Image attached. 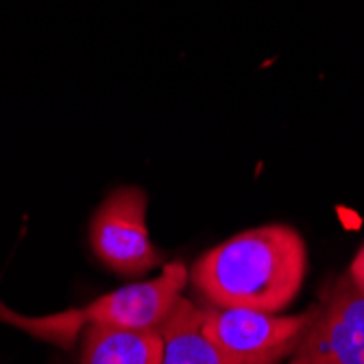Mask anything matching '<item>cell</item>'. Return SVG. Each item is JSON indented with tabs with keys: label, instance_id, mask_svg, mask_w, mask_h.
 Returning <instances> with one entry per match:
<instances>
[{
	"label": "cell",
	"instance_id": "6da1fadb",
	"mask_svg": "<svg viewBox=\"0 0 364 364\" xmlns=\"http://www.w3.org/2000/svg\"><path fill=\"white\" fill-rule=\"evenodd\" d=\"M308 269L301 236L288 225L236 234L198 259L190 279L210 306L279 314L299 294Z\"/></svg>",
	"mask_w": 364,
	"mask_h": 364
},
{
	"label": "cell",
	"instance_id": "7a4b0ae2",
	"mask_svg": "<svg viewBox=\"0 0 364 364\" xmlns=\"http://www.w3.org/2000/svg\"><path fill=\"white\" fill-rule=\"evenodd\" d=\"M188 279L190 271L186 264L173 262L164 267L157 279L118 288L90 304L85 310H68L44 318H24L0 308V316L42 341L68 347L87 325H112L127 329L159 327L181 296Z\"/></svg>",
	"mask_w": 364,
	"mask_h": 364
},
{
	"label": "cell",
	"instance_id": "3957f363",
	"mask_svg": "<svg viewBox=\"0 0 364 364\" xmlns=\"http://www.w3.org/2000/svg\"><path fill=\"white\" fill-rule=\"evenodd\" d=\"M316 306L279 316L249 308H203V329L214 345L236 364H282L301 343Z\"/></svg>",
	"mask_w": 364,
	"mask_h": 364
},
{
	"label": "cell",
	"instance_id": "277c9868",
	"mask_svg": "<svg viewBox=\"0 0 364 364\" xmlns=\"http://www.w3.org/2000/svg\"><path fill=\"white\" fill-rule=\"evenodd\" d=\"M90 242L105 267L122 277H138L161 264L146 229V194L140 188H118L94 214Z\"/></svg>",
	"mask_w": 364,
	"mask_h": 364
},
{
	"label": "cell",
	"instance_id": "5b68a950",
	"mask_svg": "<svg viewBox=\"0 0 364 364\" xmlns=\"http://www.w3.org/2000/svg\"><path fill=\"white\" fill-rule=\"evenodd\" d=\"M288 364H364V292L349 273L323 292Z\"/></svg>",
	"mask_w": 364,
	"mask_h": 364
},
{
	"label": "cell",
	"instance_id": "8992f818",
	"mask_svg": "<svg viewBox=\"0 0 364 364\" xmlns=\"http://www.w3.org/2000/svg\"><path fill=\"white\" fill-rule=\"evenodd\" d=\"M161 364H236L229 360L203 329V308L179 296L159 325Z\"/></svg>",
	"mask_w": 364,
	"mask_h": 364
},
{
	"label": "cell",
	"instance_id": "52a82bcc",
	"mask_svg": "<svg viewBox=\"0 0 364 364\" xmlns=\"http://www.w3.org/2000/svg\"><path fill=\"white\" fill-rule=\"evenodd\" d=\"M159 327L127 329L87 325L83 329V364H161Z\"/></svg>",
	"mask_w": 364,
	"mask_h": 364
},
{
	"label": "cell",
	"instance_id": "ba28073f",
	"mask_svg": "<svg viewBox=\"0 0 364 364\" xmlns=\"http://www.w3.org/2000/svg\"><path fill=\"white\" fill-rule=\"evenodd\" d=\"M349 277L355 284V288L360 292H364V247L358 251V255L351 262V269H349Z\"/></svg>",
	"mask_w": 364,
	"mask_h": 364
}]
</instances>
